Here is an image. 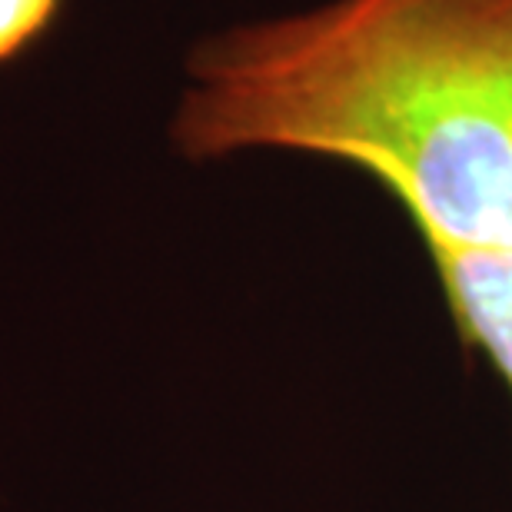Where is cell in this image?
Masks as SVG:
<instances>
[{
  "label": "cell",
  "instance_id": "obj_1",
  "mask_svg": "<svg viewBox=\"0 0 512 512\" xmlns=\"http://www.w3.org/2000/svg\"><path fill=\"white\" fill-rule=\"evenodd\" d=\"M187 163L300 153L373 180L419 243L512 250V0H313L193 40Z\"/></svg>",
  "mask_w": 512,
  "mask_h": 512
},
{
  "label": "cell",
  "instance_id": "obj_2",
  "mask_svg": "<svg viewBox=\"0 0 512 512\" xmlns=\"http://www.w3.org/2000/svg\"><path fill=\"white\" fill-rule=\"evenodd\" d=\"M446 313L466 350L493 366L512 396V250L423 243Z\"/></svg>",
  "mask_w": 512,
  "mask_h": 512
},
{
  "label": "cell",
  "instance_id": "obj_3",
  "mask_svg": "<svg viewBox=\"0 0 512 512\" xmlns=\"http://www.w3.org/2000/svg\"><path fill=\"white\" fill-rule=\"evenodd\" d=\"M70 0H0V70L44 47L60 27Z\"/></svg>",
  "mask_w": 512,
  "mask_h": 512
}]
</instances>
